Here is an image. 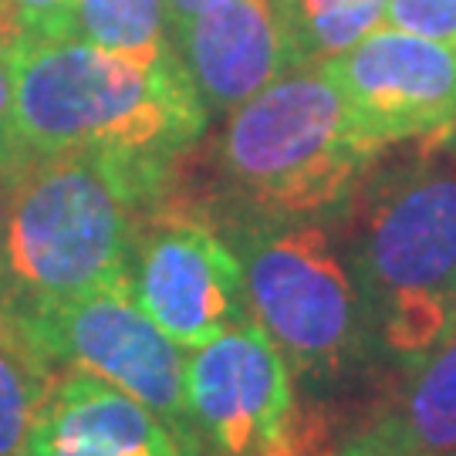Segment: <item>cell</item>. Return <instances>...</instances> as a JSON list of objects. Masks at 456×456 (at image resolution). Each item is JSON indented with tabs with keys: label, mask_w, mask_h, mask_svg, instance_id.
I'll return each instance as SVG.
<instances>
[{
	"label": "cell",
	"mask_w": 456,
	"mask_h": 456,
	"mask_svg": "<svg viewBox=\"0 0 456 456\" xmlns=\"http://www.w3.org/2000/svg\"><path fill=\"white\" fill-rule=\"evenodd\" d=\"M183 156L82 149L20 169L4 230L11 311L126 291L135 237L183 180Z\"/></svg>",
	"instance_id": "1"
},
{
	"label": "cell",
	"mask_w": 456,
	"mask_h": 456,
	"mask_svg": "<svg viewBox=\"0 0 456 456\" xmlns=\"http://www.w3.org/2000/svg\"><path fill=\"white\" fill-rule=\"evenodd\" d=\"M379 152L345 200V261L372 348L416 362L456 335V152L450 135Z\"/></svg>",
	"instance_id": "2"
},
{
	"label": "cell",
	"mask_w": 456,
	"mask_h": 456,
	"mask_svg": "<svg viewBox=\"0 0 456 456\" xmlns=\"http://www.w3.org/2000/svg\"><path fill=\"white\" fill-rule=\"evenodd\" d=\"M210 115L180 54L132 61L71 37H17L14 146L20 166L82 149L183 156Z\"/></svg>",
	"instance_id": "3"
},
{
	"label": "cell",
	"mask_w": 456,
	"mask_h": 456,
	"mask_svg": "<svg viewBox=\"0 0 456 456\" xmlns=\"http://www.w3.org/2000/svg\"><path fill=\"white\" fill-rule=\"evenodd\" d=\"M375 156L352 135L345 102L318 65L294 68L227 115L210 146L213 193L200 207L224 216L314 220L338 213Z\"/></svg>",
	"instance_id": "4"
},
{
	"label": "cell",
	"mask_w": 456,
	"mask_h": 456,
	"mask_svg": "<svg viewBox=\"0 0 456 456\" xmlns=\"http://www.w3.org/2000/svg\"><path fill=\"white\" fill-rule=\"evenodd\" d=\"M216 227L240 257L254 322L297 379H342L369 355L359 288L318 220L224 216Z\"/></svg>",
	"instance_id": "5"
},
{
	"label": "cell",
	"mask_w": 456,
	"mask_h": 456,
	"mask_svg": "<svg viewBox=\"0 0 456 456\" xmlns=\"http://www.w3.org/2000/svg\"><path fill=\"white\" fill-rule=\"evenodd\" d=\"M193 456H314L322 419L301 406L297 375L257 322L230 328L186 359Z\"/></svg>",
	"instance_id": "6"
},
{
	"label": "cell",
	"mask_w": 456,
	"mask_h": 456,
	"mask_svg": "<svg viewBox=\"0 0 456 456\" xmlns=\"http://www.w3.org/2000/svg\"><path fill=\"white\" fill-rule=\"evenodd\" d=\"M126 294L180 348L254 322L240 257L203 213L186 173L139 230Z\"/></svg>",
	"instance_id": "7"
},
{
	"label": "cell",
	"mask_w": 456,
	"mask_h": 456,
	"mask_svg": "<svg viewBox=\"0 0 456 456\" xmlns=\"http://www.w3.org/2000/svg\"><path fill=\"white\" fill-rule=\"evenodd\" d=\"M14 328L51 369H78L129 392L159 416L180 456H193L186 409V355L126 291H102L71 305L11 311Z\"/></svg>",
	"instance_id": "8"
},
{
	"label": "cell",
	"mask_w": 456,
	"mask_h": 456,
	"mask_svg": "<svg viewBox=\"0 0 456 456\" xmlns=\"http://www.w3.org/2000/svg\"><path fill=\"white\" fill-rule=\"evenodd\" d=\"M318 68L372 156L456 129V45L379 28Z\"/></svg>",
	"instance_id": "9"
},
{
	"label": "cell",
	"mask_w": 456,
	"mask_h": 456,
	"mask_svg": "<svg viewBox=\"0 0 456 456\" xmlns=\"http://www.w3.org/2000/svg\"><path fill=\"white\" fill-rule=\"evenodd\" d=\"M207 115H230L291 71L274 0H227L169 37Z\"/></svg>",
	"instance_id": "10"
},
{
	"label": "cell",
	"mask_w": 456,
	"mask_h": 456,
	"mask_svg": "<svg viewBox=\"0 0 456 456\" xmlns=\"http://www.w3.org/2000/svg\"><path fill=\"white\" fill-rule=\"evenodd\" d=\"M24 456H180L169 429L98 375L54 372Z\"/></svg>",
	"instance_id": "11"
},
{
	"label": "cell",
	"mask_w": 456,
	"mask_h": 456,
	"mask_svg": "<svg viewBox=\"0 0 456 456\" xmlns=\"http://www.w3.org/2000/svg\"><path fill=\"white\" fill-rule=\"evenodd\" d=\"M328 456H456V335L406 362Z\"/></svg>",
	"instance_id": "12"
},
{
	"label": "cell",
	"mask_w": 456,
	"mask_h": 456,
	"mask_svg": "<svg viewBox=\"0 0 456 456\" xmlns=\"http://www.w3.org/2000/svg\"><path fill=\"white\" fill-rule=\"evenodd\" d=\"M291 71L322 65L386 24L389 0H274Z\"/></svg>",
	"instance_id": "13"
},
{
	"label": "cell",
	"mask_w": 456,
	"mask_h": 456,
	"mask_svg": "<svg viewBox=\"0 0 456 456\" xmlns=\"http://www.w3.org/2000/svg\"><path fill=\"white\" fill-rule=\"evenodd\" d=\"M65 37L132 61H156L173 48L163 0H75Z\"/></svg>",
	"instance_id": "14"
},
{
	"label": "cell",
	"mask_w": 456,
	"mask_h": 456,
	"mask_svg": "<svg viewBox=\"0 0 456 456\" xmlns=\"http://www.w3.org/2000/svg\"><path fill=\"white\" fill-rule=\"evenodd\" d=\"M51 379L54 369L17 328L0 335V456H24Z\"/></svg>",
	"instance_id": "15"
},
{
	"label": "cell",
	"mask_w": 456,
	"mask_h": 456,
	"mask_svg": "<svg viewBox=\"0 0 456 456\" xmlns=\"http://www.w3.org/2000/svg\"><path fill=\"white\" fill-rule=\"evenodd\" d=\"M382 28L456 45V0H389Z\"/></svg>",
	"instance_id": "16"
},
{
	"label": "cell",
	"mask_w": 456,
	"mask_h": 456,
	"mask_svg": "<svg viewBox=\"0 0 456 456\" xmlns=\"http://www.w3.org/2000/svg\"><path fill=\"white\" fill-rule=\"evenodd\" d=\"M14 88H17V34L0 28V176H20V156L14 146Z\"/></svg>",
	"instance_id": "17"
},
{
	"label": "cell",
	"mask_w": 456,
	"mask_h": 456,
	"mask_svg": "<svg viewBox=\"0 0 456 456\" xmlns=\"http://www.w3.org/2000/svg\"><path fill=\"white\" fill-rule=\"evenodd\" d=\"M75 0H4V17L17 37H65Z\"/></svg>",
	"instance_id": "18"
},
{
	"label": "cell",
	"mask_w": 456,
	"mask_h": 456,
	"mask_svg": "<svg viewBox=\"0 0 456 456\" xmlns=\"http://www.w3.org/2000/svg\"><path fill=\"white\" fill-rule=\"evenodd\" d=\"M220 4H227V0H163L166 7V31L169 37L186 28L193 17H200L203 11H213V7H220Z\"/></svg>",
	"instance_id": "19"
},
{
	"label": "cell",
	"mask_w": 456,
	"mask_h": 456,
	"mask_svg": "<svg viewBox=\"0 0 456 456\" xmlns=\"http://www.w3.org/2000/svg\"><path fill=\"white\" fill-rule=\"evenodd\" d=\"M11 291H7V267H4V250H0V335L11 331Z\"/></svg>",
	"instance_id": "20"
},
{
	"label": "cell",
	"mask_w": 456,
	"mask_h": 456,
	"mask_svg": "<svg viewBox=\"0 0 456 456\" xmlns=\"http://www.w3.org/2000/svg\"><path fill=\"white\" fill-rule=\"evenodd\" d=\"M11 193H14V180L0 176V240H4V230H7V213H11Z\"/></svg>",
	"instance_id": "21"
},
{
	"label": "cell",
	"mask_w": 456,
	"mask_h": 456,
	"mask_svg": "<svg viewBox=\"0 0 456 456\" xmlns=\"http://www.w3.org/2000/svg\"><path fill=\"white\" fill-rule=\"evenodd\" d=\"M0 28H11V24H7V17H4V0H0Z\"/></svg>",
	"instance_id": "22"
},
{
	"label": "cell",
	"mask_w": 456,
	"mask_h": 456,
	"mask_svg": "<svg viewBox=\"0 0 456 456\" xmlns=\"http://www.w3.org/2000/svg\"><path fill=\"white\" fill-rule=\"evenodd\" d=\"M450 146H453V152H456V129L450 132Z\"/></svg>",
	"instance_id": "23"
}]
</instances>
